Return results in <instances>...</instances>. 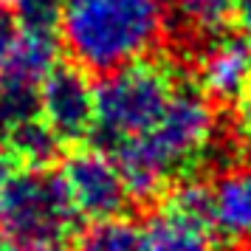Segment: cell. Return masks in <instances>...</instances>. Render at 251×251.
<instances>
[{
    "instance_id": "1",
    "label": "cell",
    "mask_w": 251,
    "mask_h": 251,
    "mask_svg": "<svg viewBox=\"0 0 251 251\" xmlns=\"http://www.w3.org/2000/svg\"><path fill=\"white\" fill-rule=\"evenodd\" d=\"M215 147L217 113L212 96L186 76L158 122L110 158L119 164L133 201H152L195 178L215 155Z\"/></svg>"
},
{
    "instance_id": "2",
    "label": "cell",
    "mask_w": 251,
    "mask_h": 251,
    "mask_svg": "<svg viewBox=\"0 0 251 251\" xmlns=\"http://www.w3.org/2000/svg\"><path fill=\"white\" fill-rule=\"evenodd\" d=\"M167 20V0H65L59 34L76 68L113 74L155 54Z\"/></svg>"
},
{
    "instance_id": "3",
    "label": "cell",
    "mask_w": 251,
    "mask_h": 251,
    "mask_svg": "<svg viewBox=\"0 0 251 251\" xmlns=\"http://www.w3.org/2000/svg\"><path fill=\"white\" fill-rule=\"evenodd\" d=\"M186 76L189 74L175 59L158 54L104 74L96 88V119L91 133L96 147L113 155L127 141L144 136L164 116Z\"/></svg>"
},
{
    "instance_id": "4",
    "label": "cell",
    "mask_w": 251,
    "mask_h": 251,
    "mask_svg": "<svg viewBox=\"0 0 251 251\" xmlns=\"http://www.w3.org/2000/svg\"><path fill=\"white\" fill-rule=\"evenodd\" d=\"M82 220L62 175L48 167H17L0 189V237L14 251H71Z\"/></svg>"
},
{
    "instance_id": "5",
    "label": "cell",
    "mask_w": 251,
    "mask_h": 251,
    "mask_svg": "<svg viewBox=\"0 0 251 251\" xmlns=\"http://www.w3.org/2000/svg\"><path fill=\"white\" fill-rule=\"evenodd\" d=\"M62 181L79 215L91 223L125 217L133 195L119 164L99 147H79L62 161Z\"/></svg>"
},
{
    "instance_id": "6",
    "label": "cell",
    "mask_w": 251,
    "mask_h": 251,
    "mask_svg": "<svg viewBox=\"0 0 251 251\" xmlns=\"http://www.w3.org/2000/svg\"><path fill=\"white\" fill-rule=\"evenodd\" d=\"M43 119L54 130L59 144H82L93 133L96 119V88L88 74L76 65H62L40 82Z\"/></svg>"
},
{
    "instance_id": "7",
    "label": "cell",
    "mask_w": 251,
    "mask_h": 251,
    "mask_svg": "<svg viewBox=\"0 0 251 251\" xmlns=\"http://www.w3.org/2000/svg\"><path fill=\"white\" fill-rule=\"evenodd\" d=\"M195 82L217 102H234L251 93V48L240 37H212L198 54Z\"/></svg>"
},
{
    "instance_id": "8",
    "label": "cell",
    "mask_w": 251,
    "mask_h": 251,
    "mask_svg": "<svg viewBox=\"0 0 251 251\" xmlns=\"http://www.w3.org/2000/svg\"><path fill=\"white\" fill-rule=\"evenodd\" d=\"M212 192V234L215 243L243 246L251 240V164H240L226 170Z\"/></svg>"
},
{
    "instance_id": "9",
    "label": "cell",
    "mask_w": 251,
    "mask_h": 251,
    "mask_svg": "<svg viewBox=\"0 0 251 251\" xmlns=\"http://www.w3.org/2000/svg\"><path fill=\"white\" fill-rule=\"evenodd\" d=\"M136 251H215V234L203 220L164 203L138 226Z\"/></svg>"
},
{
    "instance_id": "10",
    "label": "cell",
    "mask_w": 251,
    "mask_h": 251,
    "mask_svg": "<svg viewBox=\"0 0 251 251\" xmlns=\"http://www.w3.org/2000/svg\"><path fill=\"white\" fill-rule=\"evenodd\" d=\"M37 122H43L40 85L0 74V150Z\"/></svg>"
},
{
    "instance_id": "11",
    "label": "cell",
    "mask_w": 251,
    "mask_h": 251,
    "mask_svg": "<svg viewBox=\"0 0 251 251\" xmlns=\"http://www.w3.org/2000/svg\"><path fill=\"white\" fill-rule=\"evenodd\" d=\"M167 9L192 37L212 40L231 23L234 0H167Z\"/></svg>"
},
{
    "instance_id": "12",
    "label": "cell",
    "mask_w": 251,
    "mask_h": 251,
    "mask_svg": "<svg viewBox=\"0 0 251 251\" xmlns=\"http://www.w3.org/2000/svg\"><path fill=\"white\" fill-rule=\"evenodd\" d=\"M138 249V226L127 217L102 220L91 228H82L71 251H136Z\"/></svg>"
},
{
    "instance_id": "13",
    "label": "cell",
    "mask_w": 251,
    "mask_h": 251,
    "mask_svg": "<svg viewBox=\"0 0 251 251\" xmlns=\"http://www.w3.org/2000/svg\"><path fill=\"white\" fill-rule=\"evenodd\" d=\"M62 3L65 0H12L9 12L14 17V28L25 34L62 37Z\"/></svg>"
},
{
    "instance_id": "14",
    "label": "cell",
    "mask_w": 251,
    "mask_h": 251,
    "mask_svg": "<svg viewBox=\"0 0 251 251\" xmlns=\"http://www.w3.org/2000/svg\"><path fill=\"white\" fill-rule=\"evenodd\" d=\"M14 37H17V28H14V17H12V12H9V6L0 0V71H3L6 59H9V54H12Z\"/></svg>"
},
{
    "instance_id": "15",
    "label": "cell",
    "mask_w": 251,
    "mask_h": 251,
    "mask_svg": "<svg viewBox=\"0 0 251 251\" xmlns=\"http://www.w3.org/2000/svg\"><path fill=\"white\" fill-rule=\"evenodd\" d=\"M237 23V31H240V40L251 48V0H234V17Z\"/></svg>"
},
{
    "instance_id": "16",
    "label": "cell",
    "mask_w": 251,
    "mask_h": 251,
    "mask_svg": "<svg viewBox=\"0 0 251 251\" xmlns=\"http://www.w3.org/2000/svg\"><path fill=\"white\" fill-rule=\"evenodd\" d=\"M17 167H20V164H17V161H14L6 150H0V189H3V183L9 181V175H12Z\"/></svg>"
},
{
    "instance_id": "17",
    "label": "cell",
    "mask_w": 251,
    "mask_h": 251,
    "mask_svg": "<svg viewBox=\"0 0 251 251\" xmlns=\"http://www.w3.org/2000/svg\"><path fill=\"white\" fill-rule=\"evenodd\" d=\"M0 251H14V249H12V246H9V243H6L3 237H0Z\"/></svg>"
}]
</instances>
